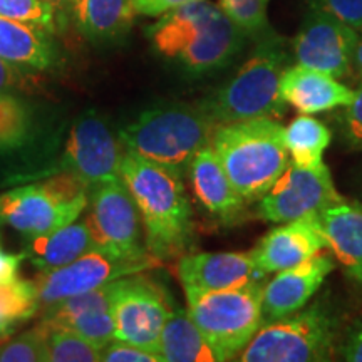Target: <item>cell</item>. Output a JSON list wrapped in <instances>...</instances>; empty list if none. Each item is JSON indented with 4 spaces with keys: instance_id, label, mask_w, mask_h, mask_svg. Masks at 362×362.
I'll return each instance as SVG.
<instances>
[{
    "instance_id": "6da1fadb",
    "label": "cell",
    "mask_w": 362,
    "mask_h": 362,
    "mask_svg": "<svg viewBox=\"0 0 362 362\" xmlns=\"http://www.w3.org/2000/svg\"><path fill=\"white\" fill-rule=\"evenodd\" d=\"M155 51L193 76L223 69L238 56L248 34L233 24L220 6L197 0L163 13L148 29Z\"/></svg>"
},
{
    "instance_id": "7a4b0ae2",
    "label": "cell",
    "mask_w": 362,
    "mask_h": 362,
    "mask_svg": "<svg viewBox=\"0 0 362 362\" xmlns=\"http://www.w3.org/2000/svg\"><path fill=\"white\" fill-rule=\"evenodd\" d=\"M121 176L139 210L149 255L160 262L187 250L193 238V214L183 176L128 151Z\"/></svg>"
},
{
    "instance_id": "3957f363",
    "label": "cell",
    "mask_w": 362,
    "mask_h": 362,
    "mask_svg": "<svg viewBox=\"0 0 362 362\" xmlns=\"http://www.w3.org/2000/svg\"><path fill=\"white\" fill-rule=\"evenodd\" d=\"M211 148L247 205L262 200L291 163L284 126L272 117L218 124Z\"/></svg>"
},
{
    "instance_id": "277c9868",
    "label": "cell",
    "mask_w": 362,
    "mask_h": 362,
    "mask_svg": "<svg viewBox=\"0 0 362 362\" xmlns=\"http://www.w3.org/2000/svg\"><path fill=\"white\" fill-rule=\"evenodd\" d=\"M287 67L284 40L265 30L240 69L200 107L218 124L253 117L280 119L287 111V104L280 98V79Z\"/></svg>"
},
{
    "instance_id": "5b68a950",
    "label": "cell",
    "mask_w": 362,
    "mask_h": 362,
    "mask_svg": "<svg viewBox=\"0 0 362 362\" xmlns=\"http://www.w3.org/2000/svg\"><path fill=\"white\" fill-rule=\"evenodd\" d=\"M216 128L200 106L161 104L143 111L119 138L128 153L183 176L197 153L211 144Z\"/></svg>"
},
{
    "instance_id": "8992f818",
    "label": "cell",
    "mask_w": 362,
    "mask_h": 362,
    "mask_svg": "<svg viewBox=\"0 0 362 362\" xmlns=\"http://www.w3.org/2000/svg\"><path fill=\"white\" fill-rule=\"evenodd\" d=\"M341 341L339 319L325 300L264 322L237 359L242 362H324Z\"/></svg>"
},
{
    "instance_id": "52a82bcc",
    "label": "cell",
    "mask_w": 362,
    "mask_h": 362,
    "mask_svg": "<svg viewBox=\"0 0 362 362\" xmlns=\"http://www.w3.org/2000/svg\"><path fill=\"white\" fill-rule=\"evenodd\" d=\"M183 291L189 317L225 361L245 349L264 324V280L223 291Z\"/></svg>"
},
{
    "instance_id": "ba28073f",
    "label": "cell",
    "mask_w": 362,
    "mask_h": 362,
    "mask_svg": "<svg viewBox=\"0 0 362 362\" xmlns=\"http://www.w3.org/2000/svg\"><path fill=\"white\" fill-rule=\"evenodd\" d=\"M86 185L71 171L40 185L0 194V221L29 238L51 233L79 218L88 194Z\"/></svg>"
},
{
    "instance_id": "9c48e42d",
    "label": "cell",
    "mask_w": 362,
    "mask_h": 362,
    "mask_svg": "<svg viewBox=\"0 0 362 362\" xmlns=\"http://www.w3.org/2000/svg\"><path fill=\"white\" fill-rule=\"evenodd\" d=\"M84 221L96 250L131 262L153 259L143 238L139 210L123 178L94 188Z\"/></svg>"
},
{
    "instance_id": "30bf717a",
    "label": "cell",
    "mask_w": 362,
    "mask_h": 362,
    "mask_svg": "<svg viewBox=\"0 0 362 362\" xmlns=\"http://www.w3.org/2000/svg\"><path fill=\"white\" fill-rule=\"evenodd\" d=\"M170 312L165 292L149 279L136 274V277H123L115 282L112 317L117 341L158 352L161 330Z\"/></svg>"
},
{
    "instance_id": "8fae6325",
    "label": "cell",
    "mask_w": 362,
    "mask_h": 362,
    "mask_svg": "<svg viewBox=\"0 0 362 362\" xmlns=\"http://www.w3.org/2000/svg\"><path fill=\"white\" fill-rule=\"evenodd\" d=\"M339 198L342 197L334 187L327 166L309 170L291 161L264 198L257 202L255 215L270 223H285L319 214Z\"/></svg>"
},
{
    "instance_id": "7c38bea8",
    "label": "cell",
    "mask_w": 362,
    "mask_h": 362,
    "mask_svg": "<svg viewBox=\"0 0 362 362\" xmlns=\"http://www.w3.org/2000/svg\"><path fill=\"white\" fill-rule=\"evenodd\" d=\"M156 262L155 259L131 262L117 259L103 250H90L61 269L40 274L42 277L35 282L39 304L45 307L54 305L72 296L115 282L117 279L141 274L156 265Z\"/></svg>"
},
{
    "instance_id": "4fadbf2b",
    "label": "cell",
    "mask_w": 362,
    "mask_h": 362,
    "mask_svg": "<svg viewBox=\"0 0 362 362\" xmlns=\"http://www.w3.org/2000/svg\"><path fill=\"white\" fill-rule=\"evenodd\" d=\"M359 33L327 13L309 8L293 39L297 64L346 78L352 71Z\"/></svg>"
},
{
    "instance_id": "5bb4252c",
    "label": "cell",
    "mask_w": 362,
    "mask_h": 362,
    "mask_svg": "<svg viewBox=\"0 0 362 362\" xmlns=\"http://www.w3.org/2000/svg\"><path fill=\"white\" fill-rule=\"evenodd\" d=\"M119 144L101 117L88 115L76 121L66 143V168L83 181L86 187L121 180Z\"/></svg>"
},
{
    "instance_id": "9a60e30c",
    "label": "cell",
    "mask_w": 362,
    "mask_h": 362,
    "mask_svg": "<svg viewBox=\"0 0 362 362\" xmlns=\"http://www.w3.org/2000/svg\"><path fill=\"white\" fill-rule=\"evenodd\" d=\"M324 248H327V240L319 214H312L275 226L250 253L262 277H267L312 259Z\"/></svg>"
},
{
    "instance_id": "2e32d148",
    "label": "cell",
    "mask_w": 362,
    "mask_h": 362,
    "mask_svg": "<svg viewBox=\"0 0 362 362\" xmlns=\"http://www.w3.org/2000/svg\"><path fill=\"white\" fill-rule=\"evenodd\" d=\"M334 269L336 262L332 257L320 252L296 267L275 272L274 277L264 284V322L304 309Z\"/></svg>"
},
{
    "instance_id": "e0dca14e",
    "label": "cell",
    "mask_w": 362,
    "mask_h": 362,
    "mask_svg": "<svg viewBox=\"0 0 362 362\" xmlns=\"http://www.w3.org/2000/svg\"><path fill=\"white\" fill-rule=\"evenodd\" d=\"M176 270L183 288H197V291L237 288L265 279L257 269L250 252L193 253V255L181 257Z\"/></svg>"
},
{
    "instance_id": "ac0fdd59",
    "label": "cell",
    "mask_w": 362,
    "mask_h": 362,
    "mask_svg": "<svg viewBox=\"0 0 362 362\" xmlns=\"http://www.w3.org/2000/svg\"><path fill=\"white\" fill-rule=\"evenodd\" d=\"M280 98L300 115H319L347 106L354 99V90L327 72L296 64L284 71Z\"/></svg>"
},
{
    "instance_id": "d6986e66",
    "label": "cell",
    "mask_w": 362,
    "mask_h": 362,
    "mask_svg": "<svg viewBox=\"0 0 362 362\" xmlns=\"http://www.w3.org/2000/svg\"><path fill=\"white\" fill-rule=\"evenodd\" d=\"M327 248L362 291V203L339 198L319 211Z\"/></svg>"
},
{
    "instance_id": "ffe728a7",
    "label": "cell",
    "mask_w": 362,
    "mask_h": 362,
    "mask_svg": "<svg viewBox=\"0 0 362 362\" xmlns=\"http://www.w3.org/2000/svg\"><path fill=\"white\" fill-rule=\"evenodd\" d=\"M188 173L194 194L215 220L230 225L242 218L248 205L228 180L211 144L197 153Z\"/></svg>"
},
{
    "instance_id": "44dd1931",
    "label": "cell",
    "mask_w": 362,
    "mask_h": 362,
    "mask_svg": "<svg viewBox=\"0 0 362 362\" xmlns=\"http://www.w3.org/2000/svg\"><path fill=\"white\" fill-rule=\"evenodd\" d=\"M69 12L84 37L96 42L119 39L133 24V0H72Z\"/></svg>"
},
{
    "instance_id": "7402d4cb",
    "label": "cell",
    "mask_w": 362,
    "mask_h": 362,
    "mask_svg": "<svg viewBox=\"0 0 362 362\" xmlns=\"http://www.w3.org/2000/svg\"><path fill=\"white\" fill-rule=\"evenodd\" d=\"M90 250H96L86 221H72L51 233L33 238L29 250L24 252L40 274L61 269L78 260Z\"/></svg>"
},
{
    "instance_id": "603a6c76",
    "label": "cell",
    "mask_w": 362,
    "mask_h": 362,
    "mask_svg": "<svg viewBox=\"0 0 362 362\" xmlns=\"http://www.w3.org/2000/svg\"><path fill=\"white\" fill-rule=\"evenodd\" d=\"M161 362H223L225 357L197 327L188 310L171 309L161 330Z\"/></svg>"
},
{
    "instance_id": "cb8c5ba5",
    "label": "cell",
    "mask_w": 362,
    "mask_h": 362,
    "mask_svg": "<svg viewBox=\"0 0 362 362\" xmlns=\"http://www.w3.org/2000/svg\"><path fill=\"white\" fill-rule=\"evenodd\" d=\"M0 57L30 69H49L57 59L49 33L0 16Z\"/></svg>"
},
{
    "instance_id": "d4e9b609",
    "label": "cell",
    "mask_w": 362,
    "mask_h": 362,
    "mask_svg": "<svg viewBox=\"0 0 362 362\" xmlns=\"http://www.w3.org/2000/svg\"><path fill=\"white\" fill-rule=\"evenodd\" d=\"M332 139L327 126L312 115L296 117L287 128H284V141L291 161L309 170L325 168L324 153Z\"/></svg>"
},
{
    "instance_id": "484cf974",
    "label": "cell",
    "mask_w": 362,
    "mask_h": 362,
    "mask_svg": "<svg viewBox=\"0 0 362 362\" xmlns=\"http://www.w3.org/2000/svg\"><path fill=\"white\" fill-rule=\"evenodd\" d=\"M44 334L47 362H99L101 351L96 349L79 334L66 327L42 322L39 325Z\"/></svg>"
},
{
    "instance_id": "4316f807",
    "label": "cell",
    "mask_w": 362,
    "mask_h": 362,
    "mask_svg": "<svg viewBox=\"0 0 362 362\" xmlns=\"http://www.w3.org/2000/svg\"><path fill=\"white\" fill-rule=\"evenodd\" d=\"M37 285L30 280L16 279L0 284V325L13 327L33 317L39 309Z\"/></svg>"
},
{
    "instance_id": "83f0119b",
    "label": "cell",
    "mask_w": 362,
    "mask_h": 362,
    "mask_svg": "<svg viewBox=\"0 0 362 362\" xmlns=\"http://www.w3.org/2000/svg\"><path fill=\"white\" fill-rule=\"evenodd\" d=\"M30 133V115L24 103L0 93V148H17Z\"/></svg>"
},
{
    "instance_id": "f1b7e54d",
    "label": "cell",
    "mask_w": 362,
    "mask_h": 362,
    "mask_svg": "<svg viewBox=\"0 0 362 362\" xmlns=\"http://www.w3.org/2000/svg\"><path fill=\"white\" fill-rule=\"evenodd\" d=\"M44 322V320H42ZM57 327H66L72 332L79 334L89 344L99 351H103L111 341H115L116 325L112 310L106 312H93V314H84L78 317H71V319L61 320V322H45Z\"/></svg>"
},
{
    "instance_id": "f546056e",
    "label": "cell",
    "mask_w": 362,
    "mask_h": 362,
    "mask_svg": "<svg viewBox=\"0 0 362 362\" xmlns=\"http://www.w3.org/2000/svg\"><path fill=\"white\" fill-rule=\"evenodd\" d=\"M0 16L51 34L57 25L56 8L45 0H0Z\"/></svg>"
},
{
    "instance_id": "4dcf8cb0",
    "label": "cell",
    "mask_w": 362,
    "mask_h": 362,
    "mask_svg": "<svg viewBox=\"0 0 362 362\" xmlns=\"http://www.w3.org/2000/svg\"><path fill=\"white\" fill-rule=\"evenodd\" d=\"M0 362H47V349L40 327L0 344Z\"/></svg>"
},
{
    "instance_id": "1f68e13d",
    "label": "cell",
    "mask_w": 362,
    "mask_h": 362,
    "mask_svg": "<svg viewBox=\"0 0 362 362\" xmlns=\"http://www.w3.org/2000/svg\"><path fill=\"white\" fill-rule=\"evenodd\" d=\"M309 8L327 13L362 33V0H309Z\"/></svg>"
},
{
    "instance_id": "d6a6232c",
    "label": "cell",
    "mask_w": 362,
    "mask_h": 362,
    "mask_svg": "<svg viewBox=\"0 0 362 362\" xmlns=\"http://www.w3.org/2000/svg\"><path fill=\"white\" fill-rule=\"evenodd\" d=\"M344 143L351 149H362V83L354 90V99L344 106L341 116Z\"/></svg>"
},
{
    "instance_id": "836d02e7",
    "label": "cell",
    "mask_w": 362,
    "mask_h": 362,
    "mask_svg": "<svg viewBox=\"0 0 362 362\" xmlns=\"http://www.w3.org/2000/svg\"><path fill=\"white\" fill-rule=\"evenodd\" d=\"M103 362H161V356L158 352L143 349L133 344L123 341H111L101 351Z\"/></svg>"
},
{
    "instance_id": "e575fe53",
    "label": "cell",
    "mask_w": 362,
    "mask_h": 362,
    "mask_svg": "<svg viewBox=\"0 0 362 362\" xmlns=\"http://www.w3.org/2000/svg\"><path fill=\"white\" fill-rule=\"evenodd\" d=\"M337 356L342 361L362 362V314L352 320L346 332L341 336Z\"/></svg>"
},
{
    "instance_id": "d590c367",
    "label": "cell",
    "mask_w": 362,
    "mask_h": 362,
    "mask_svg": "<svg viewBox=\"0 0 362 362\" xmlns=\"http://www.w3.org/2000/svg\"><path fill=\"white\" fill-rule=\"evenodd\" d=\"M192 2H197V0H133L136 13L148 17H160L163 13Z\"/></svg>"
},
{
    "instance_id": "8d00e7d4",
    "label": "cell",
    "mask_w": 362,
    "mask_h": 362,
    "mask_svg": "<svg viewBox=\"0 0 362 362\" xmlns=\"http://www.w3.org/2000/svg\"><path fill=\"white\" fill-rule=\"evenodd\" d=\"M24 84V74L21 66L12 64L0 57V93H7L11 89H19Z\"/></svg>"
},
{
    "instance_id": "74e56055",
    "label": "cell",
    "mask_w": 362,
    "mask_h": 362,
    "mask_svg": "<svg viewBox=\"0 0 362 362\" xmlns=\"http://www.w3.org/2000/svg\"><path fill=\"white\" fill-rule=\"evenodd\" d=\"M25 259V253L21 255H13V253H7L0 248V284L12 282L19 275V267L22 260Z\"/></svg>"
},
{
    "instance_id": "f35d334b",
    "label": "cell",
    "mask_w": 362,
    "mask_h": 362,
    "mask_svg": "<svg viewBox=\"0 0 362 362\" xmlns=\"http://www.w3.org/2000/svg\"><path fill=\"white\" fill-rule=\"evenodd\" d=\"M352 71H354L357 74V78L362 81V33L359 34V40H357V45H356L354 62H352Z\"/></svg>"
},
{
    "instance_id": "ab89813d",
    "label": "cell",
    "mask_w": 362,
    "mask_h": 362,
    "mask_svg": "<svg viewBox=\"0 0 362 362\" xmlns=\"http://www.w3.org/2000/svg\"><path fill=\"white\" fill-rule=\"evenodd\" d=\"M45 2H47L51 7L56 8V12L59 13V12L69 11L72 0H45Z\"/></svg>"
},
{
    "instance_id": "60d3db41",
    "label": "cell",
    "mask_w": 362,
    "mask_h": 362,
    "mask_svg": "<svg viewBox=\"0 0 362 362\" xmlns=\"http://www.w3.org/2000/svg\"><path fill=\"white\" fill-rule=\"evenodd\" d=\"M240 2H243V0H220L218 6H220L221 11H226V8L237 6V4H240Z\"/></svg>"
},
{
    "instance_id": "b9f144b4",
    "label": "cell",
    "mask_w": 362,
    "mask_h": 362,
    "mask_svg": "<svg viewBox=\"0 0 362 362\" xmlns=\"http://www.w3.org/2000/svg\"><path fill=\"white\" fill-rule=\"evenodd\" d=\"M12 330H13V327H4V325H0V342L7 341L8 336L12 334Z\"/></svg>"
}]
</instances>
